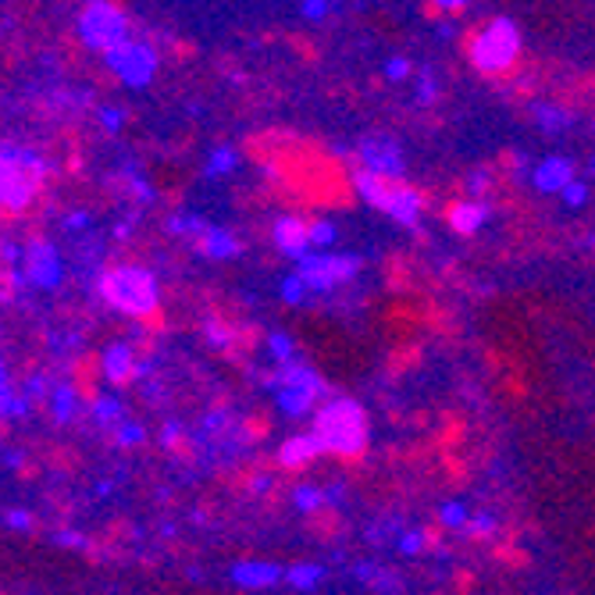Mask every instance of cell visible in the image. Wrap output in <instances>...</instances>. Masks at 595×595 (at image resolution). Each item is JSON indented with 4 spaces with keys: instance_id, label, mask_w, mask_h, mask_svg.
<instances>
[{
    "instance_id": "obj_41",
    "label": "cell",
    "mask_w": 595,
    "mask_h": 595,
    "mask_svg": "<svg viewBox=\"0 0 595 595\" xmlns=\"http://www.w3.org/2000/svg\"><path fill=\"white\" fill-rule=\"evenodd\" d=\"M435 89H438V86H435V75H431V71H424V75L417 78V100H424V103H428V100H435Z\"/></svg>"
},
{
    "instance_id": "obj_4",
    "label": "cell",
    "mask_w": 595,
    "mask_h": 595,
    "mask_svg": "<svg viewBox=\"0 0 595 595\" xmlns=\"http://www.w3.org/2000/svg\"><path fill=\"white\" fill-rule=\"evenodd\" d=\"M353 189L360 200H367L371 207H378L381 214H388L395 224L403 228H413L420 210H424V196L410 185H403L399 178H385V175H374V171H356L353 175Z\"/></svg>"
},
{
    "instance_id": "obj_37",
    "label": "cell",
    "mask_w": 595,
    "mask_h": 595,
    "mask_svg": "<svg viewBox=\"0 0 595 595\" xmlns=\"http://www.w3.org/2000/svg\"><path fill=\"white\" fill-rule=\"evenodd\" d=\"M50 538H53V545H64V549H86V534H78V531H68V527L53 531Z\"/></svg>"
},
{
    "instance_id": "obj_8",
    "label": "cell",
    "mask_w": 595,
    "mask_h": 595,
    "mask_svg": "<svg viewBox=\"0 0 595 595\" xmlns=\"http://www.w3.org/2000/svg\"><path fill=\"white\" fill-rule=\"evenodd\" d=\"M296 271L310 285V292H331L335 285H346L360 271V257L353 253H306L296 260Z\"/></svg>"
},
{
    "instance_id": "obj_32",
    "label": "cell",
    "mask_w": 595,
    "mask_h": 595,
    "mask_svg": "<svg viewBox=\"0 0 595 595\" xmlns=\"http://www.w3.org/2000/svg\"><path fill=\"white\" fill-rule=\"evenodd\" d=\"M463 531L470 534V538H481V534H492L495 531V517L492 513H474L467 524H463Z\"/></svg>"
},
{
    "instance_id": "obj_39",
    "label": "cell",
    "mask_w": 595,
    "mask_h": 595,
    "mask_svg": "<svg viewBox=\"0 0 595 595\" xmlns=\"http://www.w3.org/2000/svg\"><path fill=\"white\" fill-rule=\"evenodd\" d=\"M467 189H470L474 196L488 192V189H492V175H488V171H470V178H467Z\"/></svg>"
},
{
    "instance_id": "obj_45",
    "label": "cell",
    "mask_w": 595,
    "mask_h": 595,
    "mask_svg": "<svg viewBox=\"0 0 595 595\" xmlns=\"http://www.w3.org/2000/svg\"><path fill=\"white\" fill-rule=\"evenodd\" d=\"M438 11H463L467 4H474V0H431Z\"/></svg>"
},
{
    "instance_id": "obj_22",
    "label": "cell",
    "mask_w": 595,
    "mask_h": 595,
    "mask_svg": "<svg viewBox=\"0 0 595 595\" xmlns=\"http://www.w3.org/2000/svg\"><path fill=\"white\" fill-rule=\"evenodd\" d=\"M235 164H239V153H235L232 146H214V150L207 153L203 175H207V178H224L228 171H235Z\"/></svg>"
},
{
    "instance_id": "obj_26",
    "label": "cell",
    "mask_w": 595,
    "mask_h": 595,
    "mask_svg": "<svg viewBox=\"0 0 595 595\" xmlns=\"http://www.w3.org/2000/svg\"><path fill=\"white\" fill-rule=\"evenodd\" d=\"M110 435H114V445H121V449H135V445H143V438H146V428L139 424V420H121V424H114L110 428Z\"/></svg>"
},
{
    "instance_id": "obj_9",
    "label": "cell",
    "mask_w": 595,
    "mask_h": 595,
    "mask_svg": "<svg viewBox=\"0 0 595 595\" xmlns=\"http://www.w3.org/2000/svg\"><path fill=\"white\" fill-rule=\"evenodd\" d=\"M21 271H25L29 285H36V289H57L64 281L61 253L46 239H29L21 246Z\"/></svg>"
},
{
    "instance_id": "obj_2",
    "label": "cell",
    "mask_w": 595,
    "mask_h": 595,
    "mask_svg": "<svg viewBox=\"0 0 595 595\" xmlns=\"http://www.w3.org/2000/svg\"><path fill=\"white\" fill-rule=\"evenodd\" d=\"M314 435H317L324 452L353 460L367 449V438H371L367 413L356 399H328L314 413Z\"/></svg>"
},
{
    "instance_id": "obj_12",
    "label": "cell",
    "mask_w": 595,
    "mask_h": 595,
    "mask_svg": "<svg viewBox=\"0 0 595 595\" xmlns=\"http://www.w3.org/2000/svg\"><path fill=\"white\" fill-rule=\"evenodd\" d=\"M271 392H274V403H278V410H281L285 417H306V413L317 406V399H321L317 388H310V385H292V381H271Z\"/></svg>"
},
{
    "instance_id": "obj_19",
    "label": "cell",
    "mask_w": 595,
    "mask_h": 595,
    "mask_svg": "<svg viewBox=\"0 0 595 595\" xmlns=\"http://www.w3.org/2000/svg\"><path fill=\"white\" fill-rule=\"evenodd\" d=\"M200 253L210 257V260H232V257L242 253V246H239V239H235L228 228H214V224H207L203 235H200Z\"/></svg>"
},
{
    "instance_id": "obj_28",
    "label": "cell",
    "mask_w": 595,
    "mask_h": 595,
    "mask_svg": "<svg viewBox=\"0 0 595 595\" xmlns=\"http://www.w3.org/2000/svg\"><path fill=\"white\" fill-rule=\"evenodd\" d=\"M438 520H442L445 527H463V524L470 520V509H467L460 499H452V502H442V506H438Z\"/></svg>"
},
{
    "instance_id": "obj_20",
    "label": "cell",
    "mask_w": 595,
    "mask_h": 595,
    "mask_svg": "<svg viewBox=\"0 0 595 595\" xmlns=\"http://www.w3.org/2000/svg\"><path fill=\"white\" fill-rule=\"evenodd\" d=\"M89 417L100 424V428H114V424H121L125 420V406H121V399L118 395H96L93 399V406H89Z\"/></svg>"
},
{
    "instance_id": "obj_47",
    "label": "cell",
    "mask_w": 595,
    "mask_h": 595,
    "mask_svg": "<svg viewBox=\"0 0 595 595\" xmlns=\"http://www.w3.org/2000/svg\"><path fill=\"white\" fill-rule=\"evenodd\" d=\"M249 488H253V492H267V488H271V477H267V474H257V477L249 481Z\"/></svg>"
},
{
    "instance_id": "obj_31",
    "label": "cell",
    "mask_w": 595,
    "mask_h": 595,
    "mask_svg": "<svg viewBox=\"0 0 595 595\" xmlns=\"http://www.w3.org/2000/svg\"><path fill=\"white\" fill-rule=\"evenodd\" d=\"M335 235H338V228H335L328 217L310 221V242H314V246H331V242H335Z\"/></svg>"
},
{
    "instance_id": "obj_10",
    "label": "cell",
    "mask_w": 595,
    "mask_h": 595,
    "mask_svg": "<svg viewBox=\"0 0 595 595\" xmlns=\"http://www.w3.org/2000/svg\"><path fill=\"white\" fill-rule=\"evenodd\" d=\"M356 157H360V164H363L367 171L385 175V178H403V171H406L399 143H395L392 135H381V132L363 135V139L356 143Z\"/></svg>"
},
{
    "instance_id": "obj_25",
    "label": "cell",
    "mask_w": 595,
    "mask_h": 595,
    "mask_svg": "<svg viewBox=\"0 0 595 595\" xmlns=\"http://www.w3.org/2000/svg\"><path fill=\"white\" fill-rule=\"evenodd\" d=\"M164 228H167V235H203V228H207V221L200 217V214H171L167 221H164Z\"/></svg>"
},
{
    "instance_id": "obj_48",
    "label": "cell",
    "mask_w": 595,
    "mask_h": 595,
    "mask_svg": "<svg viewBox=\"0 0 595 595\" xmlns=\"http://www.w3.org/2000/svg\"><path fill=\"white\" fill-rule=\"evenodd\" d=\"M452 32H456L452 21H438V36H442V39H452Z\"/></svg>"
},
{
    "instance_id": "obj_38",
    "label": "cell",
    "mask_w": 595,
    "mask_h": 595,
    "mask_svg": "<svg viewBox=\"0 0 595 595\" xmlns=\"http://www.w3.org/2000/svg\"><path fill=\"white\" fill-rule=\"evenodd\" d=\"M32 520H36V517H32L29 509H11L4 524H7L11 531H29V527H32Z\"/></svg>"
},
{
    "instance_id": "obj_43",
    "label": "cell",
    "mask_w": 595,
    "mask_h": 595,
    "mask_svg": "<svg viewBox=\"0 0 595 595\" xmlns=\"http://www.w3.org/2000/svg\"><path fill=\"white\" fill-rule=\"evenodd\" d=\"M178 435H182V424H175V420L160 428V442H164V445H175V442H178Z\"/></svg>"
},
{
    "instance_id": "obj_15",
    "label": "cell",
    "mask_w": 595,
    "mask_h": 595,
    "mask_svg": "<svg viewBox=\"0 0 595 595\" xmlns=\"http://www.w3.org/2000/svg\"><path fill=\"white\" fill-rule=\"evenodd\" d=\"M570 178H574V164L559 153H549L531 167V182H534L538 192H559Z\"/></svg>"
},
{
    "instance_id": "obj_40",
    "label": "cell",
    "mask_w": 595,
    "mask_h": 595,
    "mask_svg": "<svg viewBox=\"0 0 595 595\" xmlns=\"http://www.w3.org/2000/svg\"><path fill=\"white\" fill-rule=\"evenodd\" d=\"M299 11H303V18L321 21V18L328 14V0H303V4H299Z\"/></svg>"
},
{
    "instance_id": "obj_27",
    "label": "cell",
    "mask_w": 595,
    "mask_h": 595,
    "mask_svg": "<svg viewBox=\"0 0 595 595\" xmlns=\"http://www.w3.org/2000/svg\"><path fill=\"white\" fill-rule=\"evenodd\" d=\"M306 292H310V285L303 281V274H299V271H292V274H285V278H281V299H285L289 306H299V303L306 299Z\"/></svg>"
},
{
    "instance_id": "obj_50",
    "label": "cell",
    "mask_w": 595,
    "mask_h": 595,
    "mask_svg": "<svg viewBox=\"0 0 595 595\" xmlns=\"http://www.w3.org/2000/svg\"><path fill=\"white\" fill-rule=\"evenodd\" d=\"M588 171H595V153H591V160H588Z\"/></svg>"
},
{
    "instance_id": "obj_7",
    "label": "cell",
    "mask_w": 595,
    "mask_h": 595,
    "mask_svg": "<svg viewBox=\"0 0 595 595\" xmlns=\"http://www.w3.org/2000/svg\"><path fill=\"white\" fill-rule=\"evenodd\" d=\"M103 61H107V68L114 71V78H118L121 86H128V89L150 86L153 75H157V64H160L157 50H153L150 43H143V39H132V36L121 39L118 46H110V50L103 53Z\"/></svg>"
},
{
    "instance_id": "obj_34",
    "label": "cell",
    "mask_w": 595,
    "mask_h": 595,
    "mask_svg": "<svg viewBox=\"0 0 595 595\" xmlns=\"http://www.w3.org/2000/svg\"><path fill=\"white\" fill-rule=\"evenodd\" d=\"M100 125H103V132H121V125H125V110L114 107V103L100 107Z\"/></svg>"
},
{
    "instance_id": "obj_30",
    "label": "cell",
    "mask_w": 595,
    "mask_h": 595,
    "mask_svg": "<svg viewBox=\"0 0 595 595\" xmlns=\"http://www.w3.org/2000/svg\"><path fill=\"white\" fill-rule=\"evenodd\" d=\"M559 196H563V203H566V207H574V210H577V207H584V203H588V182L570 178V182L559 189Z\"/></svg>"
},
{
    "instance_id": "obj_35",
    "label": "cell",
    "mask_w": 595,
    "mask_h": 595,
    "mask_svg": "<svg viewBox=\"0 0 595 595\" xmlns=\"http://www.w3.org/2000/svg\"><path fill=\"white\" fill-rule=\"evenodd\" d=\"M410 71H413V68H410L406 57H388V61H385V78H388V82H403V78H410Z\"/></svg>"
},
{
    "instance_id": "obj_21",
    "label": "cell",
    "mask_w": 595,
    "mask_h": 595,
    "mask_svg": "<svg viewBox=\"0 0 595 595\" xmlns=\"http://www.w3.org/2000/svg\"><path fill=\"white\" fill-rule=\"evenodd\" d=\"M321 577H324V566H317V563H292V566H285V584L296 588V591L317 588Z\"/></svg>"
},
{
    "instance_id": "obj_23",
    "label": "cell",
    "mask_w": 595,
    "mask_h": 595,
    "mask_svg": "<svg viewBox=\"0 0 595 595\" xmlns=\"http://www.w3.org/2000/svg\"><path fill=\"white\" fill-rule=\"evenodd\" d=\"M534 118H538V125H542L545 132H552V135L570 125V114H566V107H559V103H534Z\"/></svg>"
},
{
    "instance_id": "obj_46",
    "label": "cell",
    "mask_w": 595,
    "mask_h": 595,
    "mask_svg": "<svg viewBox=\"0 0 595 595\" xmlns=\"http://www.w3.org/2000/svg\"><path fill=\"white\" fill-rule=\"evenodd\" d=\"M342 492H346V485H328V488H324V499L335 506V502H342Z\"/></svg>"
},
{
    "instance_id": "obj_17",
    "label": "cell",
    "mask_w": 595,
    "mask_h": 595,
    "mask_svg": "<svg viewBox=\"0 0 595 595\" xmlns=\"http://www.w3.org/2000/svg\"><path fill=\"white\" fill-rule=\"evenodd\" d=\"M46 403H50V413H53L57 424H71L82 413V392L71 381H53Z\"/></svg>"
},
{
    "instance_id": "obj_5",
    "label": "cell",
    "mask_w": 595,
    "mask_h": 595,
    "mask_svg": "<svg viewBox=\"0 0 595 595\" xmlns=\"http://www.w3.org/2000/svg\"><path fill=\"white\" fill-rule=\"evenodd\" d=\"M520 53V29L513 18H492L485 29L470 36V61L481 75H502L513 68Z\"/></svg>"
},
{
    "instance_id": "obj_14",
    "label": "cell",
    "mask_w": 595,
    "mask_h": 595,
    "mask_svg": "<svg viewBox=\"0 0 595 595\" xmlns=\"http://www.w3.org/2000/svg\"><path fill=\"white\" fill-rule=\"evenodd\" d=\"M100 367H103V378H107L110 385H125V381L135 378V371H139V356H135L132 342H110V346L103 349Z\"/></svg>"
},
{
    "instance_id": "obj_13",
    "label": "cell",
    "mask_w": 595,
    "mask_h": 595,
    "mask_svg": "<svg viewBox=\"0 0 595 595\" xmlns=\"http://www.w3.org/2000/svg\"><path fill=\"white\" fill-rule=\"evenodd\" d=\"M228 577L239 588H271V584L285 581V570L278 563H267V559H239V563H232Z\"/></svg>"
},
{
    "instance_id": "obj_18",
    "label": "cell",
    "mask_w": 595,
    "mask_h": 595,
    "mask_svg": "<svg viewBox=\"0 0 595 595\" xmlns=\"http://www.w3.org/2000/svg\"><path fill=\"white\" fill-rule=\"evenodd\" d=\"M317 452H324V449H321V442H317L314 431H310V435H292V438L281 442V449H278V463L289 467V470H299V467H306Z\"/></svg>"
},
{
    "instance_id": "obj_33",
    "label": "cell",
    "mask_w": 595,
    "mask_h": 595,
    "mask_svg": "<svg viewBox=\"0 0 595 595\" xmlns=\"http://www.w3.org/2000/svg\"><path fill=\"white\" fill-rule=\"evenodd\" d=\"M203 331H207V342H210V346H217V349H224V346L232 342V331H228V324H221L217 317H210Z\"/></svg>"
},
{
    "instance_id": "obj_29",
    "label": "cell",
    "mask_w": 595,
    "mask_h": 595,
    "mask_svg": "<svg viewBox=\"0 0 595 595\" xmlns=\"http://www.w3.org/2000/svg\"><path fill=\"white\" fill-rule=\"evenodd\" d=\"M267 349H271V356L281 363V360H289V356H296V342H292V335H285V331H271L267 335Z\"/></svg>"
},
{
    "instance_id": "obj_51",
    "label": "cell",
    "mask_w": 595,
    "mask_h": 595,
    "mask_svg": "<svg viewBox=\"0 0 595 595\" xmlns=\"http://www.w3.org/2000/svg\"><path fill=\"white\" fill-rule=\"evenodd\" d=\"M588 246H591V249H595V235H591V239H588Z\"/></svg>"
},
{
    "instance_id": "obj_16",
    "label": "cell",
    "mask_w": 595,
    "mask_h": 595,
    "mask_svg": "<svg viewBox=\"0 0 595 595\" xmlns=\"http://www.w3.org/2000/svg\"><path fill=\"white\" fill-rule=\"evenodd\" d=\"M492 217L488 203L485 200H463V203H452L449 207V228L460 232V235H474L477 228H485V221Z\"/></svg>"
},
{
    "instance_id": "obj_3",
    "label": "cell",
    "mask_w": 595,
    "mask_h": 595,
    "mask_svg": "<svg viewBox=\"0 0 595 595\" xmlns=\"http://www.w3.org/2000/svg\"><path fill=\"white\" fill-rule=\"evenodd\" d=\"M50 171H53V164L46 157H39L36 150L0 139V207L14 210V214L25 210L39 196V185Z\"/></svg>"
},
{
    "instance_id": "obj_11",
    "label": "cell",
    "mask_w": 595,
    "mask_h": 595,
    "mask_svg": "<svg viewBox=\"0 0 595 595\" xmlns=\"http://www.w3.org/2000/svg\"><path fill=\"white\" fill-rule=\"evenodd\" d=\"M271 235H274V246L285 253V257H292V260H299V257H306L310 253V224L306 221H299L296 214H281L278 221H274V228H271Z\"/></svg>"
},
{
    "instance_id": "obj_24",
    "label": "cell",
    "mask_w": 595,
    "mask_h": 595,
    "mask_svg": "<svg viewBox=\"0 0 595 595\" xmlns=\"http://www.w3.org/2000/svg\"><path fill=\"white\" fill-rule=\"evenodd\" d=\"M292 506H296L299 513H317L321 506H328L324 488H317V485H299V488H292Z\"/></svg>"
},
{
    "instance_id": "obj_6",
    "label": "cell",
    "mask_w": 595,
    "mask_h": 595,
    "mask_svg": "<svg viewBox=\"0 0 595 595\" xmlns=\"http://www.w3.org/2000/svg\"><path fill=\"white\" fill-rule=\"evenodd\" d=\"M78 39L93 53H107L121 39H128V14L110 0H89L78 14Z\"/></svg>"
},
{
    "instance_id": "obj_49",
    "label": "cell",
    "mask_w": 595,
    "mask_h": 595,
    "mask_svg": "<svg viewBox=\"0 0 595 595\" xmlns=\"http://www.w3.org/2000/svg\"><path fill=\"white\" fill-rule=\"evenodd\" d=\"M21 460H25L21 452H7V467H21Z\"/></svg>"
},
{
    "instance_id": "obj_42",
    "label": "cell",
    "mask_w": 595,
    "mask_h": 595,
    "mask_svg": "<svg viewBox=\"0 0 595 595\" xmlns=\"http://www.w3.org/2000/svg\"><path fill=\"white\" fill-rule=\"evenodd\" d=\"M89 224H93V217H89L86 210H75V214L64 217V232H86Z\"/></svg>"
},
{
    "instance_id": "obj_36",
    "label": "cell",
    "mask_w": 595,
    "mask_h": 595,
    "mask_svg": "<svg viewBox=\"0 0 595 595\" xmlns=\"http://www.w3.org/2000/svg\"><path fill=\"white\" fill-rule=\"evenodd\" d=\"M395 549H399V552H406V556L420 552V549H424V531H403V534H399V542H395Z\"/></svg>"
},
{
    "instance_id": "obj_1",
    "label": "cell",
    "mask_w": 595,
    "mask_h": 595,
    "mask_svg": "<svg viewBox=\"0 0 595 595\" xmlns=\"http://www.w3.org/2000/svg\"><path fill=\"white\" fill-rule=\"evenodd\" d=\"M96 292H100V299L107 306H114L118 314L139 317V321L150 317V314H157V306H160L157 274L150 267H139V264H121V267L100 271Z\"/></svg>"
},
{
    "instance_id": "obj_44",
    "label": "cell",
    "mask_w": 595,
    "mask_h": 595,
    "mask_svg": "<svg viewBox=\"0 0 595 595\" xmlns=\"http://www.w3.org/2000/svg\"><path fill=\"white\" fill-rule=\"evenodd\" d=\"M132 224H135V214H132V217H125V221H118L110 235H114V239H128V232H132Z\"/></svg>"
}]
</instances>
